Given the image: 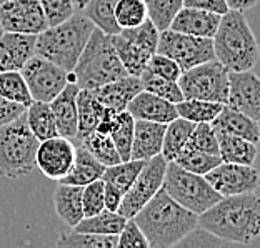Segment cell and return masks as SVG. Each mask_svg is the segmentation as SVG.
<instances>
[{"label":"cell","instance_id":"obj_1","mask_svg":"<svg viewBox=\"0 0 260 248\" xmlns=\"http://www.w3.org/2000/svg\"><path fill=\"white\" fill-rule=\"evenodd\" d=\"M199 227L232 243L247 245L260 233V200L257 192L222 197L199 215Z\"/></svg>","mask_w":260,"mask_h":248},{"label":"cell","instance_id":"obj_2","mask_svg":"<svg viewBox=\"0 0 260 248\" xmlns=\"http://www.w3.org/2000/svg\"><path fill=\"white\" fill-rule=\"evenodd\" d=\"M150 248L175 246L192 228L199 225L193 211L177 203L160 188L134 217Z\"/></svg>","mask_w":260,"mask_h":248},{"label":"cell","instance_id":"obj_3","mask_svg":"<svg viewBox=\"0 0 260 248\" xmlns=\"http://www.w3.org/2000/svg\"><path fill=\"white\" fill-rule=\"evenodd\" d=\"M215 58L229 72L252 70L258 60V45L244 12L227 10L212 37Z\"/></svg>","mask_w":260,"mask_h":248},{"label":"cell","instance_id":"obj_4","mask_svg":"<svg viewBox=\"0 0 260 248\" xmlns=\"http://www.w3.org/2000/svg\"><path fill=\"white\" fill-rule=\"evenodd\" d=\"M95 28L84 14H74L57 25L47 27L35 37V54L72 72L88 37Z\"/></svg>","mask_w":260,"mask_h":248},{"label":"cell","instance_id":"obj_5","mask_svg":"<svg viewBox=\"0 0 260 248\" xmlns=\"http://www.w3.org/2000/svg\"><path fill=\"white\" fill-rule=\"evenodd\" d=\"M72 72L79 88L87 90L128 75L112 45L110 35L97 27L92 30Z\"/></svg>","mask_w":260,"mask_h":248},{"label":"cell","instance_id":"obj_6","mask_svg":"<svg viewBox=\"0 0 260 248\" xmlns=\"http://www.w3.org/2000/svg\"><path fill=\"white\" fill-rule=\"evenodd\" d=\"M39 140L27 125L25 114L0 127V179H20L34 172Z\"/></svg>","mask_w":260,"mask_h":248},{"label":"cell","instance_id":"obj_7","mask_svg":"<svg viewBox=\"0 0 260 248\" xmlns=\"http://www.w3.org/2000/svg\"><path fill=\"white\" fill-rule=\"evenodd\" d=\"M162 188L177 203L195 215H200L222 198L204 175L188 172L175 162H167Z\"/></svg>","mask_w":260,"mask_h":248},{"label":"cell","instance_id":"obj_8","mask_svg":"<svg viewBox=\"0 0 260 248\" xmlns=\"http://www.w3.org/2000/svg\"><path fill=\"white\" fill-rule=\"evenodd\" d=\"M110 40L127 74L139 77L145 70L149 58L155 54L158 30L147 19L137 27L120 28L119 33L110 35Z\"/></svg>","mask_w":260,"mask_h":248},{"label":"cell","instance_id":"obj_9","mask_svg":"<svg viewBox=\"0 0 260 248\" xmlns=\"http://www.w3.org/2000/svg\"><path fill=\"white\" fill-rule=\"evenodd\" d=\"M177 84L184 98L210 100L223 105L227 103L229 70L217 58L182 72Z\"/></svg>","mask_w":260,"mask_h":248},{"label":"cell","instance_id":"obj_10","mask_svg":"<svg viewBox=\"0 0 260 248\" xmlns=\"http://www.w3.org/2000/svg\"><path fill=\"white\" fill-rule=\"evenodd\" d=\"M155 52L172 58L182 72L215 58L212 39L175 32L172 28H165V30L158 32Z\"/></svg>","mask_w":260,"mask_h":248},{"label":"cell","instance_id":"obj_11","mask_svg":"<svg viewBox=\"0 0 260 248\" xmlns=\"http://www.w3.org/2000/svg\"><path fill=\"white\" fill-rule=\"evenodd\" d=\"M20 74L25 80L32 100L47 103L54 100L69 82H75L74 72H67L37 54H34L23 63Z\"/></svg>","mask_w":260,"mask_h":248},{"label":"cell","instance_id":"obj_12","mask_svg":"<svg viewBox=\"0 0 260 248\" xmlns=\"http://www.w3.org/2000/svg\"><path fill=\"white\" fill-rule=\"evenodd\" d=\"M165 168H167V160L162 155H155L145 160L132 187L122 197L117 211L125 218H132L162 188Z\"/></svg>","mask_w":260,"mask_h":248},{"label":"cell","instance_id":"obj_13","mask_svg":"<svg viewBox=\"0 0 260 248\" xmlns=\"http://www.w3.org/2000/svg\"><path fill=\"white\" fill-rule=\"evenodd\" d=\"M4 32L37 35L49 27L39 0H7L0 4Z\"/></svg>","mask_w":260,"mask_h":248},{"label":"cell","instance_id":"obj_14","mask_svg":"<svg viewBox=\"0 0 260 248\" xmlns=\"http://www.w3.org/2000/svg\"><path fill=\"white\" fill-rule=\"evenodd\" d=\"M204 176L220 197L257 192L258 188V173L253 165L220 162Z\"/></svg>","mask_w":260,"mask_h":248},{"label":"cell","instance_id":"obj_15","mask_svg":"<svg viewBox=\"0 0 260 248\" xmlns=\"http://www.w3.org/2000/svg\"><path fill=\"white\" fill-rule=\"evenodd\" d=\"M74 157L75 145L72 140L57 135V137L39 141L37 152H35V167L47 179L58 182L72 168Z\"/></svg>","mask_w":260,"mask_h":248},{"label":"cell","instance_id":"obj_16","mask_svg":"<svg viewBox=\"0 0 260 248\" xmlns=\"http://www.w3.org/2000/svg\"><path fill=\"white\" fill-rule=\"evenodd\" d=\"M229 107L260 120V82L252 70L229 72Z\"/></svg>","mask_w":260,"mask_h":248},{"label":"cell","instance_id":"obj_17","mask_svg":"<svg viewBox=\"0 0 260 248\" xmlns=\"http://www.w3.org/2000/svg\"><path fill=\"white\" fill-rule=\"evenodd\" d=\"M125 110L135 120H149L158 123H169L179 117L175 103L158 95H153L147 90H140L127 103Z\"/></svg>","mask_w":260,"mask_h":248},{"label":"cell","instance_id":"obj_18","mask_svg":"<svg viewBox=\"0 0 260 248\" xmlns=\"http://www.w3.org/2000/svg\"><path fill=\"white\" fill-rule=\"evenodd\" d=\"M35 37L37 35L4 32L0 37V72H20L23 63L35 54Z\"/></svg>","mask_w":260,"mask_h":248},{"label":"cell","instance_id":"obj_19","mask_svg":"<svg viewBox=\"0 0 260 248\" xmlns=\"http://www.w3.org/2000/svg\"><path fill=\"white\" fill-rule=\"evenodd\" d=\"M79 90L80 88L75 82H69L63 90L49 102L58 135L72 141L77 137V93Z\"/></svg>","mask_w":260,"mask_h":248},{"label":"cell","instance_id":"obj_20","mask_svg":"<svg viewBox=\"0 0 260 248\" xmlns=\"http://www.w3.org/2000/svg\"><path fill=\"white\" fill-rule=\"evenodd\" d=\"M165 128H167V123L135 120L130 158H134V160H149L152 157L160 155Z\"/></svg>","mask_w":260,"mask_h":248},{"label":"cell","instance_id":"obj_21","mask_svg":"<svg viewBox=\"0 0 260 248\" xmlns=\"http://www.w3.org/2000/svg\"><path fill=\"white\" fill-rule=\"evenodd\" d=\"M220 22V15L214 12L193 9V7H182L175 14L170 22V27L175 32L195 35V37H209L212 39Z\"/></svg>","mask_w":260,"mask_h":248},{"label":"cell","instance_id":"obj_22","mask_svg":"<svg viewBox=\"0 0 260 248\" xmlns=\"http://www.w3.org/2000/svg\"><path fill=\"white\" fill-rule=\"evenodd\" d=\"M142 90L140 77L125 75L114 82H109L102 87L93 88V97L102 103L104 107L112 109L115 112H122L127 109V103Z\"/></svg>","mask_w":260,"mask_h":248},{"label":"cell","instance_id":"obj_23","mask_svg":"<svg viewBox=\"0 0 260 248\" xmlns=\"http://www.w3.org/2000/svg\"><path fill=\"white\" fill-rule=\"evenodd\" d=\"M217 132H225L230 135H237V137L247 138L257 144L260 138L258 133V122L247 117L242 112L235 110L229 105H223L218 115L210 122Z\"/></svg>","mask_w":260,"mask_h":248},{"label":"cell","instance_id":"obj_24","mask_svg":"<svg viewBox=\"0 0 260 248\" xmlns=\"http://www.w3.org/2000/svg\"><path fill=\"white\" fill-rule=\"evenodd\" d=\"M104 170H105L104 163H100L82 144H75L74 165H72V168L69 170V173L58 180V184L84 187L93 180L102 179Z\"/></svg>","mask_w":260,"mask_h":248},{"label":"cell","instance_id":"obj_25","mask_svg":"<svg viewBox=\"0 0 260 248\" xmlns=\"http://www.w3.org/2000/svg\"><path fill=\"white\" fill-rule=\"evenodd\" d=\"M82 188L80 185H67L58 184L54 192V205L57 215L65 222V225L74 228L82 218H84V208H82Z\"/></svg>","mask_w":260,"mask_h":248},{"label":"cell","instance_id":"obj_26","mask_svg":"<svg viewBox=\"0 0 260 248\" xmlns=\"http://www.w3.org/2000/svg\"><path fill=\"white\" fill-rule=\"evenodd\" d=\"M102 110L104 105L99 103L92 90L80 88L77 93V137L74 141H80L87 135L95 132Z\"/></svg>","mask_w":260,"mask_h":248},{"label":"cell","instance_id":"obj_27","mask_svg":"<svg viewBox=\"0 0 260 248\" xmlns=\"http://www.w3.org/2000/svg\"><path fill=\"white\" fill-rule=\"evenodd\" d=\"M218 140V155L222 162L253 165L257 158V144L253 141L230 135L225 132H217Z\"/></svg>","mask_w":260,"mask_h":248},{"label":"cell","instance_id":"obj_28","mask_svg":"<svg viewBox=\"0 0 260 248\" xmlns=\"http://www.w3.org/2000/svg\"><path fill=\"white\" fill-rule=\"evenodd\" d=\"M25 119H27V125L30 128V132L35 135V138L39 141L57 137L58 135L54 114H52L50 105L47 102L32 100V103L28 105L25 110Z\"/></svg>","mask_w":260,"mask_h":248},{"label":"cell","instance_id":"obj_29","mask_svg":"<svg viewBox=\"0 0 260 248\" xmlns=\"http://www.w3.org/2000/svg\"><path fill=\"white\" fill-rule=\"evenodd\" d=\"M193 127H195L193 122L182 119V117H177V119L167 123L164 141H162V152H160V155L167 162L175 160V157L187 145V140L190 137Z\"/></svg>","mask_w":260,"mask_h":248},{"label":"cell","instance_id":"obj_30","mask_svg":"<svg viewBox=\"0 0 260 248\" xmlns=\"http://www.w3.org/2000/svg\"><path fill=\"white\" fill-rule=\"evenodd\" d=\"M125 222L127 218L120 215L119 211H110L104 208L102 211H99V214L92 217H84L74 227V230L97 235H119L123 225H125Z\"/></svg>","mask_w":260,"mask_h":248},{"label":"cell","instance_id":"obj_31","mask_svg":"<svg viewBox=\"0 0 260 248\" xmlns=\"http://www.w3.org/2000/svg\"><path fill=\"white\" fill-rule=\"evenodd\" d=\"M119 235H97L77 230H62L57 240L58 248H117Z\"/></svg>","mask_w":260,"mask_h":248},{"label":"cell","instance_id":"obj_32","mask_svg":"<svg viewBox=\"0 0 260 248\" xmlns=\"http://www.w3.org/2000/svg\"><path fill=\"white\" fill-rule=\"evenodd\" d=\"M144 163L145 160H134V158H130V160L105 167L102 180L105 184L117 188L122 195H125V192L132 187L134 180L137 179V175L142 170V167H144Z\"/></svg>","mask_w":260,"mask_h":248},{"label":"cell","instance_id":"obj_33","mask_svg":"<svg viewBox=\"0 0 260 248\" xmlns=\"http://www.w3.org/2000/svg\"><path fill=\"white\" fill-rule=\"evenodd\" d=\"M117 2L119 0H88L82 12L93 22L97 28L109 35H114L120 32V27L117 25L114 19V9Z\"/></svg>","mask_w":260,"mask_h":248},{"label":"cell","instance_id":"obj_34","mask_svg":"<svg viewBox=\"0 0 260 248\" xmlns=\"http://www.w3.org/2000/svg\"><path fill=\"white\" fill-rule=\"evenodd\" d=\"M177 114L185 120H190L193 123L212 122L222 110L223 103L210 102V100H199V98H184L182 102L175 103Z\"/></svg>","mask_w":260,"mask_h":248},{"label":"cell","instance_id":"obj_35","mask_svg":"<svg viewBox=\"0 0 260 248\" xmlns=\"http://www.w3.org/2000/svg\"><path fill=\"white\" fill-rule=\"evenodd\" d=\"M134 122H135L134 117L127 110H122L115 115L114 125H112L109 132L122 162L130 160V150H132V138H134Z\"/></svg>","mask_w":260,"mask_h":248},{"label":"cell","instance_id":"obj_36","mask_svg":"<svg viewBox=\"0 0 260 248\" xmlns=\"http://www.w3.org/2000/svg\"><path fill=\"white\" fill-rule=\"evenodd\" d=\"M77 144L84 145L100 163L105 165V167H110V165H115V163L122 162L119 152H117L114 141H112L109 133L92 132L90 135H87L85 138L77 141Z\"/></svg>","mask_w":260,"mask_h":248},{"label":"cell","instance_id":"obj_37","mask_svg":"<svg viewBox=\"0 0 260 248\" xmlns=\"http://www.w3.org/2000/svg\"><path fill=\"white\" fill-rule=\"evenodd\" d=\"M179 167L188 170L192 173L205 175L209 173L212 168L220 163V155H212V153H205L200 150L190 149V147H184L182 152L175 157L174 160Z\"/></svg>","mask_w":260,"mask_h":248},{"label":"cell","instance_id":"obj_38","mask_svg":"<svg viewBox=\"0 0 260 248\" xmlns=\"http://www.w3.org/2000/svg\"><path fill=\"white\" fill-rule=\"evenodd\" d=\"M139 77H140L142 90L150 92L153 95L162 97L172 103H179L184 100L180 87L175 80H169V79H164V77H158L155 74L149 72L147 68Z\"/></svg>","mask_w":260,"mask_h":248},{"label":"cell","instance_id":"obj_39","mask_svg":"<svg viewBox=\"0 0 260 248\" xmlns=\"http://www.w3.org/2000/svg\"><path fill=\"white\" fill-rule=\"evenodd\" d=\"M0 97H5L12 102L22 103L28 107L32 103L30 92H28L25 80L20 72H0Z\"/></svg>","mask_w":260,"mask_h":248},{"label":"cell","instance_id":"obj_40","mask_svg":"<svg viewBox=\"0 0 260 248\" xmlns=\"http://www.w3.org/2000/svg\"><path fill=\"white\" fill-rule=\"evenodd\" d=\"M114 19L120 28L140 25L149 19L145 0H119L114 9Z\"/></svg>","mask_w":260,"mask_h":248},{"label":"cell","instance_id":"obj_41","mask_svg":"<svg viewBox=\"0 0 260 248\" xmlns=\"http://www.w3.org/2000/svg\"><path fill=\"white\" fill-rule=\"evenodd\" d=\"M184 0H145L149 20L157 27L158 32L170 27L175 14L182 9Z\"/></svg>","mask_w":260,"mask_h":248},{"label":"cell","instance_id":"obj_42","mask_svg":"<svg viewBox=\"0 0 260 248\" xmlns=\"http://www.w3.org/2000/svg\"><path fill=\"white\" fill-rule=\"evenodd\" d=\"M187 147L205 153H212V155H218L217 130L209 122L195 123L190 137L187 140Z\"/></svg>","mask_w":260,"mask_h":248},{"label":"cell","instance_id":"obj_43","mask_svg":"<svg viewBox=\"0 0 260 248\" xmlns=\"http://www.w3.org/2000/svg\"><path fill=\"white\" fill-rule=\"evenodd\" d=\"M234 243L229 240H223L220 237H217V235H214L212 232H209V230H205L202 227H195L192 228L190 232H188L187 235L182 240L177 241L175 246H185V248H200V246H218V248H223V246H232Z\"/></svg>","mask_w":260,"mask_h":248},{"label":"cell","instance_id":"obj_44","mask_svg":"<svg viewBox=\"0 0 260 248\" xmlns=\"http://www.w3.org/2000/svg\"><path fill=\"white\" fill-rule=\"evenodd\" d=\"M82 208H84V217H92L105 208L102 179L84 185V188H82Z\"/></svg>","mask_w":260,"mask_h":248},{"label":"cell","instance_id":"obj_45","mask_svg":"<svg viewBox=\"0 0 260 248\" xmlns=\"http://www.w3.org/2000/svg\"><path fill=\"white\" fill-rule=\"evenodd\" d=\"M39 2H40V7L44 10V15L47 19V23H49V27L67 20L77 10L72 0H39Z\"/></svg>","mask_w":260,"mask_h":248},{"label":"cell","instance_id":"obj_46","mask_svg":"<svg viewBox=\"0 0 260 248\" xmlns=\"http://www.w3.org/2000/svg\"><path fill=\"white\" fill-rule=\"evenodd\" d=\"M145 68L158 77H164V79L175 80V82L179 80V77L182 74V70L179 65H177V62H174L172 58L165 57L162 54H157V52L149 58Z\"/></svg>","mask_w":260,"mask_h":248},{"label":"cell","instance_id":"obj_47","mask_svg":"<svg viewBox=\"0 0 260 248\" xmlns=\"http://www.w3.org/2000/svg\"><path fill=\"white\" fill-rule=\"evenodd\" d=\"M130 246L149 248V241L144 237V233H142V230L135 223L134 218H127L125 225H123L122 232L119 233V241H117V248H130Z\"/></svg>","mask_w":260,"mask_h":248},{"label":"cell","instance_id":"obj_48","mask_svg":"<svg viewBox=\"0 0 260 248\" xmlns=\"http://www.w3.org/2000/svg\"><path fill=\"white\" fill-rule=\"evenodd\" d=\"M25 110H27L25 105L12 102V100L5 97H0V127L19 119L20 115L25 114Z\"/></svg>","mask_w":260,"mask_h":248},{"label":"cell","instance_id":"obj_49","mask_svg":"<svg viewBox=\"0 0 260 248\" xmlns=\"http://www.w3.org/2000/svg\"><path fill=\"white\" fill-rule=\"evenodd\" d=\"M182 7H193V9H202L214 12V14L223 15L229 10L225 0H184Z\"/></svg>","mask_w":260,"mask_h":248},{"label":"cell","instance_id":"obj_50","mask_svg":"<svg viewBox=\"0 0 260 248\" xmlns=\"http://www.w3.org/2000/svg\"><path fill=\"white\" fill-rule=\"evenodd\" d=\"M122 197L123 195L114 188L112 185L105 184L104 182V206L110 211H117L120 206V202H122Z\"/></svg>","mask_w":260,"mask_h":248},{"label":"cell","instance_id":"obj_51","mask_svg":"<svg viewBox=\"0 0 260 248\" xmlns=\"http://www.w3.org/2000/svg\"><path fill=\"white\" fill-rule=\"evenodd\" d=\"M229 10H239V12H245L252 9L258 0H225Z\"/></svg>","mask_w":260,"mask_h":248},{"label":"cell","instance_id":"obj_52","mask_svg":"<svg viewBox=\"0 0 260 248\" xmlns=\"http://www.w3.org/2000/svg\"><path fill=\"white\" fill-rule=\"evenodd\" d=\"M74 5H75V9H84V5H85V0H72Z\"/></svg>","mask_w":260,"mask_h":248},{"label":"cell","instance_id":"obj_53","mask_svg":"<svg viewBox=\"0 0 260 248\" xmlns=\"http://www.w3.org/2000/svg\"><path fill=\"white\" fill-rule=\"evenodd\" d=\"M2 33H4V28H2V25H0V37H2Z\"/></svg>","mask_w":260,"mask_h":248},{"label":"cell","instance_id":"obj_54","mask_svg":"<svg viewBox=\"0 0 260 248\" xmlns=\"http://www.w3.org/2000/svg\"><path fill=\"white\" fill-rule=\"evenodd\" d=\"M2 2H7V0H0V4H2Z\"/></svg>","mask_w":260,"mask_h":248},{"label":"cell","instance_id":"obj_55","mask_svg":"<svg viewBox=\"0 0 260 248\" xmlns=\"http://www.w3.org/2000/svg\"><path fill=\"white\" fill-rule=\"evenodd\" d=\"M87 2H88V0H85V4H87Z\"/></svg>","mask_w":260,"mask_h":248}]
</instances>
